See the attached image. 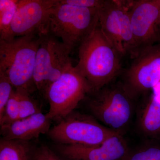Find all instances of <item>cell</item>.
<instances>
[{
    "instance_id": "cell-1",
    "label": "cell",
    "mask_w": 160,
    "mask_h": 160,
    "mask_svg": "<svg viewBox=\"0 0 160 160\" xmlns=\"http://www.w3.org/2000/svg\"><path fill=\"white\" fill-rule=\"evenodd\" d=\"M122 57L98 24L79 45L78 62L74 66L91 86L92 92L109 85L120 74Z\"/></svg>"
},
{
    "instance_id": "cell-2",
    "label": "cell",
    "mask_w": 160,
    "mask_h": 160,
    "mask_svg": "<svg viewBox=\"0 0 160 160\" xmlns=\"http://www.w3.org/2000/svg\"><path fill=\"white\" fill-rule=\"evenodd\" d=\"M39 33L0 40V73L16 89L31 94L36 89L33 72Z\"/></svg>"
},
{
    "instance_id": "cell-3",
    "label": "cell",
    "mask_w": 160,
    "mask_h": 160,
    "mask_svg": "<svg viewBox=\"0 0 160 160\" xmlns=\"http://www.w3.org/2000/svg\"><path fill=\"white\" fill-rule=\"evenodd\" d=\"M112 82L89 93L91 97L87 102V108L90 115L104 126L123 133L133 116L136 100L126 91L121 81Z\"/></svg>"
},
{
    "instance_id": "cell-4",
    "label": "cell",
    "mask_w": 160,
    "mask_h": 160,
    "mask_svg": "<svg viewBox=\"0 0 160 160\" xmlns=\"http://www.w3.org/2000/svg\"><path fill=\"white\" fill-rule=\"evenodd\" d=\"M98 24V9L62 4L59 0L50 13L45 31L73 49Z\"/></svg>"
},
{
    "instance_id": "cell-5",
    "label": "cell",
    "mask_w": 160,
    "mask_h": 160,
    "mask_svg": "<svg viewBox=\"0 0 160 160\" xmlns=\"http://www.w3.org/2000/svg\"><path fill=\"white\" fill-rule=\"evenodd\" d=\"M33 72L37 90L45 93L52 83L72 66V49L47 31L40 32Z\"/></svg>"
},
{
    "instance_id": "cell-6",
    "label": "cell",
    "mask_w": 160,
    "mask_h": 160,
    "mask_svg": "<svg viewBox=\"0 0 160 160\" xmlns=\"http://www.w3.org/2000/svg\"><path fill=\"white\" fill-rule=\"evenodd\" d=\"M117 132L91 115L73 111L50 128L47 134L59 145L92 146L100 145Z\"/></svg>"
},
{
    "instance_id": "cell-7",
    "label": "cell",
    "mask_w": 160,
    "mask_h": 160,
    "mask_svg": "<svg viewBox=\"0 0 160 160\" xmlns=\"http://www.w3.org/2000/svg\"><path fill=\"white\" fill-rule=\"evenodd\" d=\"M92 92L87 80L71 66L46 89L44 96L49 109L46 115L59 122L72 112L79 103Z\"/></svg>"
},
{
    "instance_id": "cell-8",
    "label": "cell",
    "mask_w": 160,
    "mask_h": 160,
    "mask_svg": "<svg viewBox=\"0 0 160 160\" xmlns=\"http://www.w3.org/2000/svg\"><path fill=\"white\" fill-rule=\"evenodd\" d=\"M132 59L121 82L130 96L137 100L160 83V43L141 52Z\"/></svg>"
},
{
    "instance_id": "cell-9",
    "label": "cell",
    "mask_w": 160,
    "mask_h": 160,
    "mask_svg": "<svg viewBox=\"0 0 160 160\" xmlns=\"http://www.w3.org/2000/svg\"><path fill=\"white\" fill-rule=\"evenodd\" d=\"M133 48L131 57L160 43L158 22L160 13V0L127 1Z\"/></svg>"
},
{
    "instance_id": "cell-10",
    "label": "cell",
    "mask_w": 160,
    "mask_h": 160,
    "mask_svg": "<svg viewBox=\"0 0 160 160\" xmlns=\"http://www.w3.org/2000/svg\"><path fill=\"white\" fill-rule=\"evenodd\" d=\"M101 29L122 57L133 45L129 8L126 1L104 0L98 9Z\"/></svg>"
},
{
    "instance_id": "cell-11",
    "label": "cell",
    "mask_w": 160,
    "mask_h": 160,
    "mask_svg": "<svg viewBox=\"0 0 160 160\" xmlns=\"http://www.w3.org/2000/svg\"><path fill=\"white\" fill-rule=\"evenodd\" d=\"M59 0H19L11 26L12 38L45 31L52 9Z\"/></svg>"
},
{
    "instance_id": "cell-12",
    "label": "cell",
    "mask_w": 160,
    "mask_h": 160,
    "mask_svg": "<svg viewBox=\"0 0 160 160\" xmlns=\"http://www.w3.org/2000/svg\"><path fill=\"white\" fill-rule=\"evenodd\" d=\"M128 146L123 133L118 132L98 146L59 145L57 149L70 160H118L129 153Z\"/></svg>"
},
{
    "instance_id": "cell-13",
    "label": "cell",
    "mask_w": 160,
    "mask_h": 160,
    "mask_svg": "<svg viewBox=\"0 0 160 160\" xmlns=\"http://www.w3.org/2000/svg\"><path fill=\"white\" fill-rule=\"evenodd\" d=\"M52 121L42 112H38L1 127L2 138L7 140L29 141L37 139L41 134H47Z\"/></svg>"
},
{
    "instance_id": "cell-14",
    "label": "cell",
    "mask_w": 160,
    "mask_h": 160,
    "mask_svg": "<svg viewBox=\"0 0 160 160\" xmlns=\"http://www.w3.org/2000/svg\"><path fill=\"white\" fill-rule=\"evenodd\" d=\"M137 127L147 140H160V83L142 104L138 112Z\"/></svg>"
},
{
    "instance_id": "cell-15",
    "label": "cell",
    "mask_w": 160,
    "mask_h": 160,
    "mask_svg": "<svg viewBox=\"0 0 160 160\" xmlns=\"http://www.w3.org/2000/svg\"><path fill=\"white\" fill-rule=\"evenodd\" d=\"M34 147L29 141H0V160H31Z\"/></svg>"
},
{
    "instance_id": "cell-16",
    "label": "cell",
    "mask_w": 160,
    "mask_h": 160,
    "mask_svg": "<svg viewBox=\"0 0 160 160\" xmlns=\"http://www.w3.org/2000/svg\"><path fill=\"white\" fill-rule=\"evenodd\" d=\"M19 0H0V40H9L11 26L18 6Z\"/></svg>"
},
{
    "instance_id": "cell-17",
    "label": "cell",
    "mask_w": 160,
    "mask_h": 160,
    "mask_svg": "<svg viewBox=\"0 0 160 160\" xmlns=\"http://www.w3.org/2000/svg\"><path fill=\"white\" fill-rule=\"evenodd\" d=\"M127 160H160V144L158 141L147 140Z\"/></svg>"
},
{
    "instance_id": "cell-18",
    "label": "cell",
    "mask_w": 160,
    "mask_h": 160,
    "mask_svg": "<svg viewBox=\"0 0 160 160\" xmlns=\"http://www.w3.org/2000/svg\"><path fill=\"white\" fill-rule=\"evenodd\" d=\"M18 96L19 119L24 118L41 112L37 104L30 97V94L22 89H16Z\"/></svg>"
},
{
    "instance_id": "cell-19",
    "label": "cell",
    "mask_w": 160,
    "mask_h": 160,
    "mask_svg": "<svg viewBox=\"0 0 160 160\" xmlns=\"http://www.w3.org/2000/svg\"><path fill=\"white\" fill-rule=\"evenodd\" d=\"M19 118L18 96L16 89H14L6 105L2 118L0 120L1 127L7 126Z\"/></svg>"
},
{
    "instance_id": "cell-20",
    "label": "cell",
    "mask_w": 160,
    "mask_h": 160,
    "mask_svg": "<svg viewBox=\"0 0 160 160\" xmlns=\"http://www.w3.org/2000/svg\"><path fill=\"white\" fill-rule=\"evenodd\" d=\"M14 89L8 79L0 73V120L4 115L6 105Z\"/></svg>"
},
{
    "instance_id": "cell-21",
    "label": "cell",
    "mask_w": 160,
    "mask_h": 160,
    "mask_svg": "<svg viewBox=\"0 0 160 160\" xmlns=\"http://www.w3.org/2000/svg\"><path fill=\"white\" fill-rule=\"evenodd\" d=\"M31 160H62L46 146L34 148Z\"/></svg>"
},
{
    "instance_id": "cell-22",
    "label": "cell",
    "mask_w": 160,
    "mask_h": 160,
    "mask_svg": "<svg viewBox=\"0 0 160 160\" xmlns=\"http://www.w3.org/2000/svg\"><path fill=\"white\" fill-rule=\"evenodd\" d=\"M104 0H60L61 4L70 6L98 9Z\"/></svg>"
},
{
    "instance_id": "cell-23",
    "label": "cell",
    "mask_w": 160,
    "mask_h": 160,
    "mask_svg": "<svg viewBox=\"0 0 160 160\" xmlns=\"http://www.w3.org/2000/svg\"><path fill=\"white\" fill-rule=\"evenodd\" d=\"M158 30L159 35L160 38V13L159 17L158 20Z\"/></svg>"
}]
</instances>
